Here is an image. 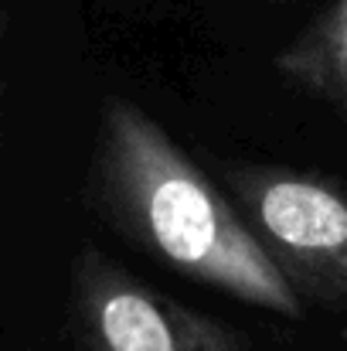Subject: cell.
<instances>
[{"mask_svg":"<svg viewBox=\"0 0 347 351\" xmlns=\"http://www.w3.org/2000/svg\"><path fill=\"white\" fill-rule=\"evenodd\" d=\"M283 82L347 119V0H331L276 55Z\"/></svg>","mask_w":347,"mask_h":351,"instance_id":"cell-4","label":"cell"},{"mask_svg":"<svg viewBox=\"0 0 347 351\" xmlns=\"http://www.w3.org/2000/svg\"><path fill=\"white\" fill-rule=\"evenodd\" d=\"M96 205L140 252L238 304L300 321L303 300L191 154L126 96L99 113L92 154Z\"/></svg>","mask_w":347,"mask_h":351,"instance_id":"cell-1","label":"cell"},{"mask_svg":"<svg viewBox=\"0 0 347 351\" xmlns=\"http://www.w3.org/2000/svg\"><path fill=\"white\" fill-rule=\"evenodd\" d=\"M229 202L307 304L347 307V195L320 174L279 164L222 167Z\"/></svg>","mask_w":347,"mask_h":351,"instance_id":"cell-2","label":"cell"},{"mask_svg":"<svg viewBox=\"0 0 347 351\" xmlns=\"http://www.w3.org/2000/svg\"><path fill=\"white\" fill-rule=\"evenodd\" d=\"M72 307L86 351H248L231 324L150 287L92 245L75 259Z\"/></svg>","mask_w":347,"mask_h":351,"instance_id":"cell-3","label":"cell"}]
</instances>
